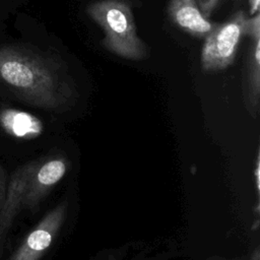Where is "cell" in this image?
Here are the masks:
<instances>
[{"instance_id":"obj_1","label":"cell","mask_w":260,"mask_h":260,"mask_svg":"<svg viewBox=\"0 0 260 260\" xmlns=\"http://www.w3.org/2000/svg\"><path fill=\"white\" fill-rule=\"evenodd\" d=\"M0 83L20 101L45 111H65L77 98L63 62L23 46L0 45Z\"/></svg>"},{"instance_id":"obj_2","label":"cell","mask_w":260,"mask_h":260,"mask_svg":"<svg viewBox=\"0 0 260 260\" xmlns=\"http://www.w3.org/2000/svg\"><path fill=\"white\" fill-rule=\"evenodd\" d=\"M86 12L102 28L106 50L131 61L147 58L149 49L137 34L127 0H96L87 6Z\"/></svg>"},{"instance_id":"obj_3","label":"cell","mask_w":260,"mask_h":260,"mask_svg":"<svg viewBox=\"0 0 260 260\" xmlns=\"http://www.w3.org/2000/svg\"><path fill=\"white\" fill-rule=\"evenodd\" d=\"M250 16L244 10L236 11L226 21L215 23L204 38L200 65L205 73L229 68L235 61L242 40L247 37Z\"/></svg>"},{"instance_id":"obj_4","label":"cell","mask_w":260,"mask_h":260,"mask_svg":"<svg viewBox=\"0 0 260 260\" xmlns=\"http://www.w3.org/2000/svg\"><path fill=\"white\" fill-rule=\"evenodd\" d=\"M69 211V200L64 198L32 226L6 260H41L59 236Z\"/></svg>"},{"instance_id":"obj_5","label":"cell","mask_w":260,"mask_h":260,"mask_svg":"<svg viewBox=\"0 0 260 260\" xmlns=\"http://www.w3.org/2000/svg\"><path fill=\"white\" fill-rule=\"evenodd\" d=\"M68 169L69 160L62 153L36 159L23 195V210L35 213L54 187L65 177Z\"/></svg>"},{"instance_id":"obj_6","label":"cell","mask_w":260,"mask_h":260,"mask_svg":"<svg viewBox=\"0 0 260 260\" xmlns=\"http://www.w3.org/2000/svg\"><path fill=\"white\" fill-rule=\"evenodd\" d=\"M249 43L243 66V99L249 114L256 118L260 104V14L250 16Z\"/></svg>"},{"instance_id":"obj_7","label":"cell","mask_w":260,"mask_h":260,"mask_svg":"<svg viewBox=\"0 0 260 260\" xmlns=\"http://www.w3.org/2000/svg\"><path fill=\"white\" fill-rule=\"evenodd\" d=\"M35 162L36 159H32L20 165L9 176L6 198L0 209V260L9 232L17 215L23 210V195Z\"/></svg>"},{"instance_id":"obj_8","label":"cell","mask_w":260,"mask_h":260,"mask_svg":"<svg viewBox=\"0 0 260 260\" xmlns=\"http://www.w3.org/2000/svg\"><path fill=\"white\" fill-rule=\"evenodd\" d=\"M44 123L36 115L0 104V137L25 141L40 137Z\"/></svg>"},{"instance_id":"obj_9","label":"cell","mask_w":260,"mask_h":260,"mask_svg":"<svg viewBox=\"0 0 260 260\" xmlns=\"http://www.w3.org/2000/svg\"><path fill=\"white\" fill-rule=\"evenodd\" d=\"M167 12L177 27L194 38L204 39L215 25L202 14L196 0H169Z\"/></svg>"},{"instance_id":"obj_10","label":"cell","mask_w":260,"mask_h":260,"mask_svg":"<svg viewBox=\"0 0 260 260\" xmlns=\"http://www.w3.org/2000/svg\"><path fill=\"white\" fill-rule=\"evenodd\" d=\"M197 4L206 18H210L220 0H196Z\"/></svg>"},{"instance_id":"obj_11","label":"cell","mask_w":260,"mask_h":260,"mask_svg":"<svg viewBox=\"0 0 260 260\" xmlns=\"http://www.w3.org/2000/svg\"><path fill=\"white\" fill-rule=\"evenodd\" d=\"M8 181L9 178L7 177L4 169L0 165V209L5 201L6 194H7V189H8Z\"/></svg>"},{"instance_id":"obj_12","label":"cell","mask_w":260,"mask_h":260,"mask_svg":"<svg viewBox=\"0 0 260 260\" xmlns=\"http://www.w3.org/2000/svg\"><path fill=\"white\" fill-rule=\"evenodd\" d=\"M249 3V16H253L259 12L260 0H248Z\"/></svg>"},{"instance_id":"obj_13","label":"cell","mask_w":260,"mask_h":260,"mask_svg":"<svg viewBox=\"0 0 260 260\" xmlns=\"http://www.w3.org/2000/svg\"><path fill=\"white\" fill-rule=\"evenodd\" d=\"M248 260H260V251L259 247H256L250 254Z\"/></svg>"}]
</instances>
